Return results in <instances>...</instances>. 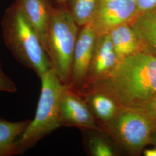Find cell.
I'll return each instance as SVG.
<instances>
[{"mask_svg":"<svg viewBox=\"0 0 156 156\" xmlns=\"http://www.w3.org/2000/svg\"><path fill=\"white\" fill-rule=\"evenodd\" d=\"M87 87L108 95L120 107L143 109L156 100V56L140 51L127 57Z\"/></svg>","mask_w":156,"mask_h":156,"instance_id":"6da1fadb","label":"cell"},{"mask_svg":"<svg viewBox=\"0 0 156 156\" xmlns=\"http://www.w3.org/2000/svg\"><path fill=\"white\" fill-rule=\"evenodd\" d=\"M2 27L5 44L17 62L39 78L50 69L49 59L38 34L16 3L6 12Z\"/></svg>","mask_w":156,"mask_h":156,"instance_id":"7a4b0ae2","label":"cell"},{"mask_svg":"<svg viewBox=\"0 0 156 156\" xmlns=\"http://www.w3.org/2000/svg\"><path fill=\"white\" fill-rule=\"evenodd\" d=\"M39 78L41 90L35 117L17 140L20 154L33 147L40 140L63 126L60 101L66 85L51 68Z\"/></svg>","mask_w":156,"mask_h":156,"instance_id":"3957f363","label":"cell"},{"mask_svg":"<svg viewBox=\"0 0 156 156\" xmlns=\"http://www.w3.org/2000/svg\"><path fill=\"white\" fill-rule=\"evenodd\" d=\"M79 26L69 9L52 8L45 50L51 68L64 85L68 86Z\"/></svg>","mask_w":156,"mask_h":156,"instance_id":"277c9868","label":"cell"},{"mask_svg":"<svg viewBox=\"0 0 156 156\" xmlns=\"http://www.w3.org/2000/svg\"><path fill=\"white\" fill-rule=\"evenodd\" d=\"M104 125L124 149L135 155L151 144L156 131V122L140 109L120 107L115 116Z\"/></svg>","mask_w":156,"mask_h":156,"instance_id":"5b68a950","label":"cell"},{"mask_svg":"<svg viewBox=\"0 0 156 156\" xmlns=\"http://www.w3.org/2000/svg\"><path fill=\"white\" fill-rule=\"evenodd\" d=\"M138 15L135 0H107L98 5L90 24L97 35L130 23Z\"/></svg>","mask_w":156,"mask_h":156,"instance_id":"8992f818","label":"cell"},{"mask_svg":"<svg viewBox=\"0 0 156 156\" xmlns=\"http://www.w3.org/2000/svg\"><path fill=\"white\" fill-rule=\"evenodd\" d=\"M97 34L90 23L79 31L75 45L68 87L76 92L86 86L92 61Z\"/></svg>","mask_w":156,"mask_h":156,"instance_id":"52a82bcc","label":"cell"},{"mask_svg":"<svg viewBox=\"0 0 156 156\" xmlns=\"http://www.w3.org/2000/svg\"><path fill=\"white\" fill-rule=\"evenodd\" d=\"M60 109L63 126L98 129L94 116L86 102L66 85L62 93Z\"/></svg>","mask_w":156,"mask_h":156,"instance_id":"ba28073f","label":"cell"},{"mask_svg":"<svg viewBox=\"0 0 156 156\" xmlns=\"http://www.w3.org/2000/svg\"><path fill=\"white\" fill-rule=\"evenodd\" d=\"M119 62L109 33L97 35L86 86L105 77Z\"/></svg>","mask_w":156,"mask_h":156,"instance_id":"9c48e42d","label":"cell"},{"mask_svg":"<svg viewBox=\"0 0 156 156\" xmlns=\"http://www.w3.org/2000/svg\"><path fill=\"white\" fill-rule=\"evenodd\" d=\"M24 15L33 27L45 49L52 8L48 0H16Z\"/></svg>","mask_w":156,"mask_h":156,"instance_id":"30bf717a","label":"cell"},{"mask_svg":"<svg viewBox=\"0 0 156 156\" xmlns=\"http://www.w3.org/2000/svg\"><path fill=\"white\" fill-rule=\"evenodd\" d=\"M130 24L137 35L141 50L156 56V8L138 15Z\"/></svg>","mask_w":156,"mask_h":156,"instance_id":"8fae6325","label":"cell"},{"mask_svg":"<svg viewBox=\"0 0 156 156\" xmlns=\"http://www.w3.org/2000/svg\"><path fill=\"white\" fill-rule=\"evenodd\" d=\"M109 34L119 61L142 51L140 41L130 23L115 27Z\"/></svg>","mask_w":156,"mask_h":156,"instance_id":"7c38bea8","label":"cell"},{"mask_svg":"<svg viewBox=\"0 0 156 156\" xmlns=\"http://www.w3.org/2000/svg\"><path fill=\"white\" fill-rule=\"evenodd\" d=\"M31 122L27 120L12 122L0 119V156L20 154L17 140Z\"/></svg>","mask_w":156,"mask_h":156,"instance_id":"4fadbf2b","label":"cell"},{"mask_svg":"<svg viewBox=\"0 0 156 156\" xmlns=\"http://www.w3.org/2000/svg\"><path fill=\"white\" fill-rule=\"evenodd\" d=\"M86 102L95 117L104 124L110 121L120 107L108 95L91 90L87 93Z\"/></svg>","mask_w":156,"mask_h":156,"instance_id":"5bb4252c","label":"cell"},{"mask_svg":"<svg viewBox=\"0 0 156 156\" xmlns=\"http://www.w3.org/2000/svg\"><path fill=\"white\" fill-rule=\"evenodd\" d=\"M99 2L100 0H72L69 11L79 27L91 22Z\"/></svg>","mask_w":156,"mask_h":156,"instance_id":"9a60e30c","label":"cell"},{"mask_svg":"<svg viewBox=\"0 0 156 156\" xmlns=\"http://www.w3.org/2000/svg\"><path fill=\"white\" fill-rule=\"evenodd\" d=\"M90 154L93 156H113L115 151L110 142L101 136H93L88 140Z\"/></svg>","mask_w":156,"mask_h":156,"instance_id":"2e32d148","label":"cell"},{"mask_svg":"<svg viewBox=\"0 0 156 156\" xmlns=\"http://www.w3.org/2000/svg\"><path fill=\"white\" fill-rule=\"evenodd\" d=\"M15 93L17 91L16 84L11 79L6 76L0 69V92Z\"/></svg>","mask_w":156,"mask_h":156,"instance_id":"e0dca14e","label":"cell"},{"mask_svg":"<svg viewBox=\"0 0 156 156\" xmlns=\"http://www.w3.org/2000/svg\"><path fill=\"white\" fill-rule=\"evenodd\" d=\"M138 15L156 8V0H135Z\"/></svg>","mask_w":156,"mask_h":156,"instance_id":"ac0fdd59","label":"cell"},{"mask_svg":"<svg viewBox=\"0 0 156 156\" xmlns=\"http://www.w3.org/2000/svg\"><path fill=\"white\" fill-rule=\"evenodd\" d=\"M143 109L153 119L156 123V100L151 102V103L147 105L143 109Z\"/></svg>","mask_w":156,"mask_h":156,"instance_id":"d6986e66","label":"cell"},{"mask_svg":"<svg viewBox=\"0 0 156 156\" xmlns=\"http://www.w3.org/2000/svg\"><path fill=\"white\" fill-rule=\"evenodd\" d=\"M144 154L146 156H156V146L151 149H146L144 151Z\"/></svg>","mask_w":156,"mask_h":156,"instance_id":"ffe728a7","label":"cell"},{"mask_svg":"<svg viewBox=\"0 0 156 156\" xmlns=\"http://www.w3.org/2000/svg\"><path fill=\"white\" fill-rule=\"evenodd\" d=\"M151 144H154L156 146V131L154 133V134L153 136V138L151 140Z\"/></svg>","mask_w":156,"mask_h":156,"instance_id":"44dd1931","label":"cell"},{"mask_svg":"<svg viewBox=\"0 0 156 156\" xmlns=\"http://www.w3.org/2000/svg\"><path fill=\"white\" fill-rule=\"evenodd\" d=\"M56 2L59 3V4H64L66 2L68 1V0H56Z\"/></svg>","mask_w":156,"mask_h":156,"instance_id":"7402d4cb","label":"cell"},{"mask_svg":"<svg viewBox=\"0 0 156 156\" xmlns=\"http://www.w3.org/2000/svg\"><path fill=\"white\" fill-rule=\"evenodd\" d=\"M107 0H100V2H99V4H101V3H102V2H104V1H106Z\"/></svg>","mask_w":156,"mask_h":156,"instance_id":"603a6c76","label":"cell"},{"mask_svg":"<svg viewBox=\"0 0 156 156\" xmlns=\"http://www.w3.org/2000/svg\"><path fill=\"white\" fill-rule=\"evenodd\" d=\"M0 69H1V62H0Z\"/></svg>","mask_w":156,"mask_h":156,"instance_id":"cb8c5ba5","label":"cell"}]
</instances>
